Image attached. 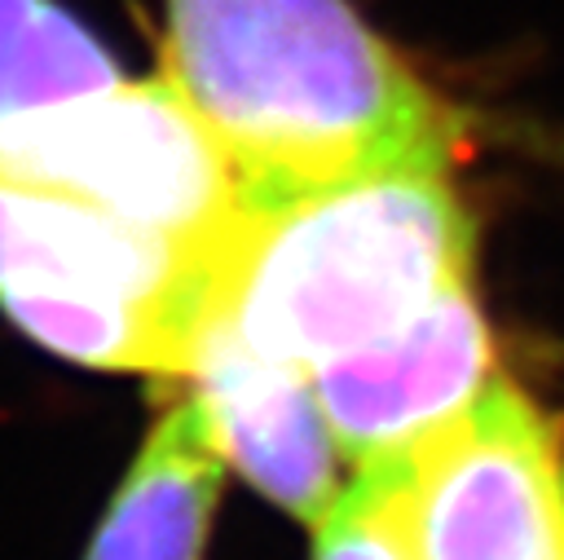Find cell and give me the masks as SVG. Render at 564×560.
Here are the masks:
<instances>
[{
  "instance_id": "obj_1",
  "label": "cell",
  "mask_w": 564,
  "mask_h": 560,
  "mask_svg": "<svg viewBox=\"0 0 564 560\" xmlns=\"http://www.w3.org/2000/svg\"><path fill=\"white\" fill-rule=\"evenodd\" d=\"M163 75L234 163L242 207L454 141L449 110L348 0H167Z\"/></svg>"
},
{
  "instance_id": "obj_2",
  "label": "cell",
  "mask_w": 564,
  "mask_h": 560,
  "mask_svg": "<svg viewBox=\"0 0 564 560\" xmlns=\"http://www.w3.org/2000/svg\"><path fill=\"white\" fill-rule=\"evenodd\" d=\"M471 278V220L449 150L242 207L216 247L212 304L304 370L383 340Z\"/></svg>"
},
{
  "instance_id": "obj_3",
  "label": "cell",
  "mask_w": 564,
  "mask_h": 560,
  "mask_svg": "<svg viewBox=\"0 0 564 560\" xmlns=\"http://www.w3.org/2000/svg\"><path fill=\"white\" fill-rule=\"evenodd\" d=\"M0 181L97 207L194 251H216L242 216L234 163L167 75L115 79L4 119Z\"/></svg>"
},
{
  "instance_id": "obj_4",
  "label": "cell",
  "mask_w": 564,
  "mask_h": 560,
  "mask_svg": "<svg viewBox=\"0 0 564 560\" xmlns=\"http://www.w3.org/2000/svg\"><path fill=\"white\" fill-rule=\"evenodd\" d=\"M564 538L560 445L507 379L410 454L414 560H555Z\"/></svg>"
},
{
  "instance_id": "obj_5",
  "label": "cell",
  "mask_w": 564,
  "mask_h": 560,
  "mask_svg": "<svg viewBox=\"0 0 564 560\" xmlns=\"http://www.w3.org/2000/svg\"><path fill=\"white\" fill-rule=\"evenodd\" d=\"M308 375L344 459L370 467L414 454L494 379L489 326L471 278L441 291L401 331L348 348Z\"/></svg>"
},
{
  "instance_id": "obj_6",
  "label": "cell",
  "mask_w": 564,
  "mask_h": 560,
  "mask_svg": "<svg viewBox=\"0 0 564 560\" xmlns=\"http://www.w3.org/2000/svg\"><path fill=\"white\" fill-rule=\"evenodd\" d=\"M198 406L225 467H238L273 507L317 525L335 503V437L317 406L313 375L251 348L238 326L207 304L176 370Z\"/></svg>"
},
{
  "instance_id": "obj_7",
  "label": "cell",
  "mask_w": 564,
  "mask_h": 560,
  "mask_svg": "<svg viewBox=\"0 0 564 560\" xmlns=\"http://www.w3.org/2000/svg\"><path fill=\"white\" fill-rule=\"evenodd\" d=\"M216 251L123 225L97 207L0 181V295H79L119 304H212Z\"/></svg>"
},
{
  "instance_id": "obj_8",
  "label": "cell",
  "mask_w": 564,
  "mask_h": 560,
  "mask_svg": "<svg viewBox=\"0 0 564 560\" xmlns=\"http://www.w3.org/2000/svg\"><path fill=\"white\" fill-rule=\"evenodd\" d=\"M225 459L189 397L145 437L84 560H203Z\"/></svg>"
},
{
  "instance_id": "obj_9",
  "label": "cell",
  "mask_w": 564,
  "mask_h": 560,
  "mask_svg": "<svg viewBox=\"0 0 564 560\" xmlns=\"http://www.w3.org/2000/svg\"><path fill=\"white\" fill-rule=\"evenodd\" d=\"M119 79L101 40L57 0H0V123Z\"/></svg>"
},
{
  "instance_id": "obj_10",
  "label": "cell",
  "mask_w": 564,
  "mask_h": 560,
  "mask_svg": "<svg viewBox=\"0 0 564 560\" xmlns=\"http://www.w3.org/2000/svg\"><path fill=\"white\" fill-rule=\"evenodd\" d=\"M313 560H414L410 454L357 467V481L317 520Z\"/></svg>"
},
{
  "instance_id": "obj_11",
  "label": "cell",
  "mask_w": 564,
  "mask_h": 560,
  "mask_svg": "<svg viewBox=\"0 0 564 560\" xmlns=\"http://www.w3.org/2000/svg\"><path fill=\"white\" fill-rule=\"evenodd\" d=\"M555 560H564V538H560V556H555Z\"/></svg>"
}]
</instances>
